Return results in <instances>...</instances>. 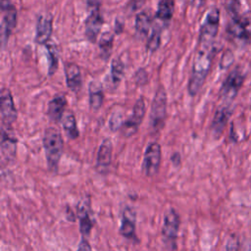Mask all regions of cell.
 <instances>
[{"label": "cell", "instance_id": "29", "mask_svg": "<svg viewBox=\"0 0 251 251\" xmlns=\"http://www.w3.org/2000/svg\"><path fill=\"white\" fill-rule=\"evenodd\" d=\"M124 122L123 114L120 112H114L109 120V126L112 131H117L122 128Z\"/></svg>", "mask_w": 251, "mask_h": 251}, {"label": "cell", "instance_id": "8", "mask_svg": "<svg viewBox=\"0 0 251 251\" xmlns=\"http://www.w3.org/2000/svg\"><path fill=\"white\" fill-rule=\"evenodd\" d=\"M0 114L2 126L11 127L18 118V111L15 107L14 99L11 91L3 87L0 94Z\"/></svg>", "mask_w": 251, "mask_h": 251}, {"label": "cell", "instance_id": "3", "mask_svg": "<svg viewBox=\"0 0 251 251\" xmlns=\"http://www.w3.org/2000/svg\"><path fill=\"white\" fill-rule=\"evenodd\" d=\"M167 115V93L161 85L157 89L152 104L149 117V126L152 133H159L164 126Z\"/></svg>", "mask_w": 251, "mask_h": 251}, {"label": "cell", "instance_id": "20", "mask_svg": "<svg viewBox=\"0 0 251 251\" xmlns=\"http://www.w3.org/2000/svg\"><path fill=\"white\" fill-rule=\"evenodd\" d=\"M4 16L2 20V41H7L11 32L15 28L17 25V10L14 6H9L5 10H3Z\"/></svg>", "mask_w": 251, "mask_h": 251}, {"label": "cell", "instance_id": "17", "mask_svg": "<svg viewBox=\"0 0 251 251\" xmlns=\"http://www.w3.org/2000/svg\"><path fill=\"white\" fill-rule=\"evenodd\" d=\"M53 20L51 15H41L37 19L35 41L38 44H45L50 39L53 29Z\"/></svg>", "mask_w": 251, "mask_h": 251}, {"label": "cell", "instance_id": "6", "mask_svg": "<svg viewBox=\"0 0 251 251\" xmlns=\"http://www.w3.org/2000/svg\"><path fill=\"white\" fill-rule=\"evenodd\" d=\"M220 24V12L217 8L211 9L201 25L199 33V45L213 44L218 33Z\"/></svg>", "mask_w": 251, "mask_h": 251}, {"label": "cell", "instance_id": "32", "mask_svg": "<svg viewBox=\"0 0 251 251\" xmlns=\"http://www.w3.org/2000/svg\"><path fill=\"white\" fill-rule=\"evenodd\" d=\"M146 0H131L129 3V8L131 11H137L143 7Z\"/></svg>", "mask_w": 251, "mask_h": 251}, {"label": "cell", "instance_id": "14", "mask_svg": "<svg viewBox=\"0 0 251 251\" xmlns=\"http://www.w3.org/2000/svg\"><path fill=\"white\" fill-rule=\"evenodd\" d=\"M76 217L78 219L79 231L81 235L87 237L93 227V223L89 215V200H83L77 204Z\"/></svg>", "mask_w": 251, "mask_h": 251}, {"label": "cell", "instance_id": "24", "mask_svg": "<svg viewBox=\"0 0 251 251\" xmlns=\"http://www.w3.org/2000/svg\"><path fill=\"white\" fill-rule=\"evenodd\" d=\"M174 8L175 0H160L158 4L156 17L163 22H168L173 17Z\"/></svg>", "mask_w": 251, "mask_h": 251}, {"label": "cell", "instance_id": "12", "mask_svg": "<svg viewBox=\"0 0 251 251\" xmlns=\"http://www.w3.org/2000/svg\"><path fill=\"white\" fill-rule=\"evenodd\" d=\"M227 32L236 39L246 41L251 36L249 20L239 17L238 14L232 15L231 21L227 25Z\"/></svg>", "mask_w": 251, "mask_h": 251}, {"label": "cell", "instance_id": "34", "mask_svg": "<svg viewBox=\"0 0 251 251\" xmlns=\"http://www.w3.org/2000/svg\"><path fill=\"white\" fill-rule=\"evenodd\" d=\"M171 162L175 167H178L181 162V156L178 152H175L171 156Z\"/></svg>", "mask_w": 251, "mask_h": 251}, {"label": "cell", "instance_id": "23", "mask_svg": "<svg viewBox=\"0 0 251 251\" xmlns=\"http://www.w3.org/2000/svg\"><path fill=\"white\" fill-rule=\"evenodd\" d=\"M150 25H151L150 14H148L146 11L138 13L135 18L136 33L141 37H145L149 32Z\"/></svg>", "mask_w": 251, "mask_h": 251}, {"label": "cell", "instance_id": "15", "mask_svg": "<svg viewBox=\"0 0 251 251\" xmlns=\"http://www.w3.org/2000/svg\"><path fill=\"white\" fill-rule=\"evenodd\" d=\"M103 25V18L99 10L89 12L87 19L85 20V36L87 39L94 43Z\"/></svg>", "mask_w": 251, "mask_h": 251}, {"label": "cell", "instance_id": "9", "mask_svg": "<svg viewBox=\"0 0 251 251\" xmlns=\"http://www.w3.org/2000/svg\"><path fill=\"white\" fill-rule=\"evenodd\" d=\"M243 80L244 76L238 69H235L232 72H230L221 87V98L227 103L232 101L234 97L237 95L243 83Z\"/></svg>", "mask_w": 251, "mask_h": 251}, {"label": "cell", "instance_id": "16", "mask_svg": "<svg viewBox=\"0 0 251 251\" xmlns=\"http://www.w3.org/2000/svg\"><path fill=\"white\" fill-rule=\"evenodd\" d=\"M67 106V98L65 94H58L54 96L47 107V116L53 123H59L62 121Z\"/></svg>", "mask_w": 251, "mask_h": 251}, {"label": "cell", "instance_id": "37", "mask_svg": "<svg viewBox=\"0 0 251 251\" xmlns=\"http://www.w3.org/2000/svg\"><path fill=\"white\" fill-rule=\"evenodd\" d=\"M9 6H11L10 0H1V8H2V11L5 10L6 8H8Z\"/></svg>", "mask_w": 251, "mask_h": 251}, {"label": "cell", "instance_id": "2", "mask_svg": "<svg viewBox=\"0 0 251 251\" xmlns=\"http://www.w3.org/2000/svg\"><path fill=\"white\" fill-rule=\"evenodd\" d=\"M42 143L48 170L57 173L64 148V140L60 130L53 126L47 127L44 130Z\"/></svg>", "mask_w": 251, "mask_h": 251}, {"label": "cell", "instance_id": "22", "mask_svg": "<svg viewBox=\"0 0 251 251\" xmlns=\"http://www.w3.org/2000/svg\"><path fill=\"white\" fill-rule=\"evenodd\" d=\"M61 122L64 131L70 139H75L79 136V131L76 126V120L73 112H68L64 114V117Z\"/></svg>", "mask_w": 251, "mask_h": 251}, {"label": "cell", "instance_id": "7", "mask_svg": "<svg viewBox=\"0 0 251 251\" xmlns=\"http://www.w3.org/2000/svg\"><path fill=\"white\" fill-rule=\"evenodd\" d=\"M162 150L158 142H150L144 152L142 171L148 177H153L159 173L161 166Z\"/></svg>", "mask_w": 251, "mask_h": 251}, {"label": "cell", "instance_id": "31", "mask_svg": "<svg viewBox=\"0 0 251 251\" xmlns=\"http://www.w3.org/2000/svg\"><path fill=\"white\" fill-rule=\"evenodd\" d=\"M76 251H92V248L90 246V243L88 242V240L86 239V237L82 236V238L80 239L78 246H77V250Z\"/></svg>", "mask_w": 251, "mask_h": 251}, {"label": "cell", "instance_id": "35", "mask_svg": "<svg viewBox=\"0 0 251 251\" xmlns=\"http://www.w3.org/2000/svg\"><path fill=\"white\" fill-rule=\"evenodd\" d=\"M124 29V24L121 23L118 19L116 20V25H115V31L116 33H121Z\"/></svg>", "mask_w": 251, "mask_h": 251}, {"label": "cell", "instance_id": "1", "mask_svg": "<svg viewBox=\"0 0 251 251\" xmlns=\"http://www.w3.org/2000/svg\"><path fill=\"white\" fill-rule=\"evenodd\" d=\"M215 49L214 43L208 45H199L187 85V90L190 96H195L201 89L209 74L216 51Z\"/></svg>", "mask_w": 251, "mask_h": 251}, {"label": "cell", "instance_id": "30", "mask_svg": "<svg viewBox=\"0 0 251 251\" xmlns=\"http://www.w3.org/2000/svg\"><path fill=\"white\" fill-rule=\"evenodd\" d=\"M239 249V242L236 236L231 235L226 244V251H238Z\"/></svg>", "mask_w": 251, "mask_h": 251}, {"label": "cell", "instance_id": "11", "mask_svg": "<svg viewBox=\"0 0 251 251\" xmlns=\"http://www.w3.org/2000/svg\"><path fill=\"white\" fill-rule=\"evenodd\" d=\"M113 154V143L108 137L104 138L99 146L96 159V170L99 174L105 176L109 173V169L112 163Z\"/></svg>", "mask_w": 251, "mask_h": 251}, {"label": "cell", "instance_id": "36", "mask_svg": "<svg viewBox=\"0 0 251 251\" xmlns=\"http://www.w3.org/2000/svg\"><path fill=\"white\" fill-rule=\"evenodd\" d=\"M205 1L206 0H192V6L194 8H199L205 3Z\"/></svg>", "mask_w": 251, "mask_h": 251}, {"label": "cell", "instance_id": "27", "mask_svg": "<svg viewBox=\"0 0 251 251\" xmlns=\"http://www.w3.org/2000/svg\"><path fill=\"white\" fill-rule=\"evenodd\" d=\"M113 40L114 36L110 32H104L99 41V48L101 51V55L105 58L111 54L112 47H113Z\"/></svg>", "mask_w": 251, "mask_h": 251}, {"label": "cell", "instance_id": "18", "mask_svg": "<svg viewBox=\"0 0 251 251\" xmlns=\"http://www.w3.org/2000/svg\"><path fill=\"white\" fill-rule=\"evenodd\" d=\"M18 139L11 136L2 126L1 128V157L7 163L12 162L16 157Z\"/></svg>", "mask_w": 251, "mask_h": 251}, {"label": "cell", "instance_id": "25", "mask_svg": "<svg viewBox=\"0 0 251 251\" xmlns=\"http://www.w3.org/2000/svg\"><path fill=\"white\" fill-rule=\"evenodd\" d=\"M125 75V65L120 58H116L111 64V79L112 82L117 85L123 79Z\"/></svg>", "mask_w": 251, "mask_h": 251}, {"label": "cell", "instance_id": "4", "mask_svg": "<svg viewBox=\"0 0 251 251\" xmlns=\"http://www.w3.org/2000/svg\"><path fill=\"white\" fill-rule=\"evenodd\" d=\"M180 226V217L174 209H169L164 215L162 226V238L165 248L169 251H176L178 230Z\"/></svg>", "mask_w": 251, "mask_h": 251}, {"label": "cell", "instance_id": "5", "mask_svg": "<svg viewBox=\"0 0 251 251\" xmlns=\"http://www.w3.org/2000/svg\"><path fill=\"white\" fill-rule=\"evenodd\" d=\"M145 112L146 106L144 98L139 97L133 106L131 115L124 122V125L121 128V132L124 137L128 138L138 131L139 126L144 119Z\"/></svg>", "mask_w": 251, "mask_h": 251}, {"label": "cell", "instance_id": "28", "mask_svg": "<svg viewBox=\"0 0 251 251\" xmlns=\"http://www.w3.org/2000/svg\"><path fill=\"white\" fill-rule=\"evenodd\" d=\"M161 43V26L154 25L151 34L149 36L148 42H147V49L150 52H155Z\"/></svg>", "mask_w": 251, "mask_h": 251}, {"label": "cell", "instance_id": "10", "mask_svg": "<svg viewBox=\"0 0 251 251\" xmlns=\"http://www.w3.org/2000/svg\"><path fill=\"white\" fill-rule=\"evenodd\" d=\"M136 226V211L130 206H126L122 213L121 226H120V234L132 241H138L135 234Z\"/></svg>", "mask_w": 251, "mask_h": 251}, {"label": "cell", "instance_id": "21", "mask_svg": "<svg viewBox=\"0 0 251 251\" xmlns=\"http://www.w3.org/2000/svg\"><path fill=\"white\" fill-rule=\"evenodd\" d=\"M89 92V106L92 111H98L104 101L103 86L98 80H92L88 86Z\"/></svg>", "mask_w": 251, "mask_h": 251}, {"label": "cell", "instance_id": "26", "mask_svg": "<svg viewBox=\"0 0 251 251\" xmlns=\"http://www.w3.org/2000/svg\"><path fill=\"white\" fill-rule=\"evenodd\" d=\"M47 48V52H48V75H52L58 68V51H57V47L55 44L51 43L46 45Z\"/></svg>", "mask_w": 251, "mask_h": 251}, {"label": "cell", "instance_id": "19", "mask_svg": "<svg viewBox=\"0 0 251 251\" xmlns=\"http://www.w3.org/2000/svg\"><path fill=\"white\" fill-rule=\"evenodd\" d=\"M65 75H66V82L69 89L73 92H78L82 86V78L81 73L78 66L75 63H66L65 67Z\"/></svg>", "mask_w": 251, "mask_h": 251}, {"label": "cell", "instance_id": "13", "mask_svg": "<svg viewBox=\"0 0 251 251\" xmlns=\"http://www.w3.org/2000/svg\"><path fill=\"white\" fill-rule=\"evenodd\" d=\"M231 115V109L228 104L221 106L215 113L211 124V132L215 138H219L223 133L226 123Z\"/></svg>", "mask_w": 251, "mask_h": 251}, {"label": "cell", "instance_id": "33", "mask_svg": "<svg viewBox=\"0 0 251 251\" xmlns=\"http://www.w3.org/2000/svg\"><path fill=\"white\" fill-rule=\"evenodd\" d=\"M86 4H87L88 12H91L94 10H99L100 0H86Z\"/></svg>", "mask_w": 251, "mask_h": 251}]
</instances>
